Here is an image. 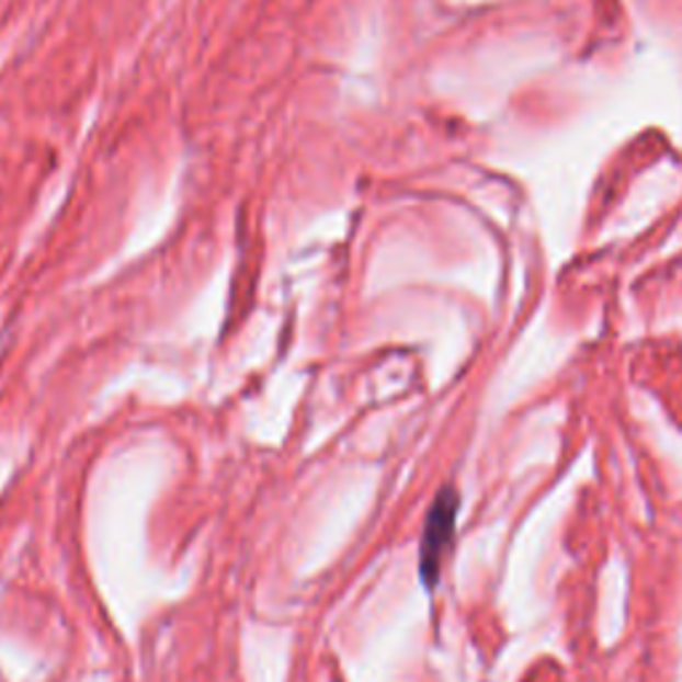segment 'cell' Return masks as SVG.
<instances>
[{
  "label": "cell",
  "instance_id": "obj_1",
  "mask_svg": "<svg viewBox=\"0 0 682 682\" xmlns=\"http://www.w3.org/2000/svg\"><path fill=\"white\" fill-rule=\"evenodd\" d=\"M456 512H458V493L454 488H443L437 493L435 504H432L430 514H427L424 536H421V579L427 587H432L440 579V568H443L445 555H448L451 542H454L456 531Z\"/></svg>",
  "mask_w": 682,
  "mask_h": 682
}]
</instances>
